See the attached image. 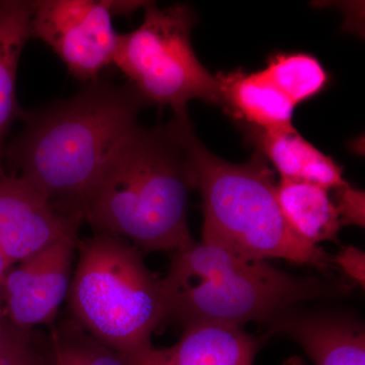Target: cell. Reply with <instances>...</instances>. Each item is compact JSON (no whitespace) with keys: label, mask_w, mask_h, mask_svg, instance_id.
Segmentation results:
<instances>
[{"label":"cell","mask_w":365,"mask_h":365,"mask_svg":"<svg viewBox=\"0 0 365 365\" xmlns=\"http://www.w3.org/2000/svg\"><path fill=\"white\" fill-rule=\"evenodd\" d=\"M148 106L130 83L98 78L68 100L26 112L25 127L4 148V170L83 223L86 197Z\"/></svg>","instance_id":"1"},{"label":"cell","mask_w":365,"mask_h":365,"mask_svg":"<svg viewBox=\"0 0 365 365\" xmlns=\"http://www.w3.org/2000/svg\"><path fill=\"white\" fill-rule=\"evenodd\" d=\"M194 135L189 116L153 128L137 125L86 197L83 222L146 253H175L194 242L187 220Z\"/></svg>","instance_id":"2"},{"label":"cell","mask_w":365,"mask_h":365,"mask_svg":"<svg viewBox=\"0 0 365 365\" xmlns=\"http://www.w3.org/2000/svg\"><path fill=\"white\" fill-rule=\"evenodd\" d=\"M162 284L168 319L184 327L268 324L302 302L338 297L347 290L344 285L292 275L267 261L246 258L202 241L173 253Z\"/></svg>","instance_id":"3"},{"label":"cell","mask_w":365,"mask_h":365,"mask_svg":"<svg viewBox=\"0 0 365 365\" xmlns=\"http://www.w3.org/2000/svg\"><path fill=\"white\" fill-rule=\"evenodd\" d=\"M67 299L71 319L131 365H145L153 334L168 319L162 279L141 251L114 235L79 240Z\"/></svg>","instance_id":"4"},{"label":"cell","mask_w":365,"mask_h":365,"mask_svg":"<svg viewBox=\"0 0 365 365\" xmlns=\"http://www.w3.org/2000/svg\"><path fill=\"white\" fill-rule=\"evenodd\" d=\"M194 189L202 196V242L254 259H283L328 268L331 258L289 227L276 196L273 172L258 151L248 162L216 157L198 137L191 141Z\"/></svg>","instance_id":"5"},{"label":"cell","mask_w":365,"mask_h":365,"mask_svg":"<svg viewBox=\"0 0 365 365\" xmlns=\"http://www.w3.org/2000/svg\"><path fill=\"white\" fill-rule=\"evenodd\" d=\"M144 11L136 30L120 35L113 64L148 104L170 106L175 117L189 116L187 106L196 98L222 106L220 78L202 66L192 46L193 9L146 2Z\"/></svg>","instance_id":"6"},{"label":"cell","mask_w":365,"mask_h":365,"mask_svg":"<svg viewBox=\"0 0 365 365\" xmlns=\"http://www.w3.org/2000/svg\"><path fill=\"white\" fill-rule=\"evenodd\" d=\"M143 1L37 0L32 38L49 46L72 76L93 83L114 62L120 34L113 16L133 13Z\"/></svg>","instance_id":"7"},{"label":"cell","mask_w":365,"mask_h":365,"mask_svg":"<svg viewBox=\"0 0 365 365\" xmlns=\"http://www.w3.org/2000/svg\"><path fill=\"white\" fill-rule=\"evenodd\" d=\"M81 225L23 178L0 177V251L11 266L57 242L78 245Z\"/></svg>","instance_id":"8"},{"label":"cell","mask_w":365,"mask_h":365,"mask_svg":"<svg viewBox=\"0 0 365 365\" xmlns=\"http://www.w3.org/2000/svg\"><path fill=\"white\" fill-rule=\"evenodd\" d=\"M76 248L71 242H57L7 271L0 297L9 323L28 332L54 324L71 287Z\"/></svg>","instance_id":"9"},{"label":"cell","mask_w":365,"mask_h":365,"mask_svg":"<svg viewBox=\"0 0 365 365\" xmlns=\"http://www.w3.org/2000/svg\"><path fill=\"white\" fill-rule=\"evenodd\" d=\"M268 326L299 343L316 365H365V331L354 319L292 309Z\"/></svg>","instance_id":"10"},{"label":"cell","mask_w":365,"mask_h":365,"mask_svg":"<svg viewBox=\"0 0 365 365\" xmlns=\"http://www.w3.org/2000/svg\"><path fill=\"white\" fill-rule=\"evenodd\" d=\"M260 346L239 327L195 324L172 347L155 348L145 365H253Z\"/></svg>","instance_id":"11"},{"label":"cell","mask_w":365,"mask_h":365,"mask_svg":"<svg viewBox=\"0 0 365 365\" xmlns=\"http://www.w3.org/2000/svg\"><path fill=\"white\" fill-rule=\"evenodd\" d=\"M246 133L257 151L278 170L281 179L311 182L329 191L349 185L343 178L342 168L307 141L294 127L263 131L246 125Z\"/></svg>","instance_id":"12"},{"label":"cell","mask_w":365,"mask_h":365,"mask_svg":"<svg viewBox=\"0 0 365 365\" xmlns=\"http://www.w3.org/2000/svg\"><path fill=\"white\" fill-rule=\"evenodd\" d=\"M34 1H0V177L6 174L4 148L14 122L26 111L16 98V74L21 52L32 38Z\"/></svg>","instance_id":"13"},{"label":"cell","mask_w":365,"mask_h":365,"mask_svg":"<svg viewBox=\"0 0 365 365\" xmlns=\"http://www.w3.org/2000/svg\"><path fill=\"white\" fill-rule=\"evenodd\" d=\"M223 105L235 119L263 131L292 128L295 106L262 71L222 74Z\"/></svg>","instance_id":"14"},{"label":"cell","mask_w":365,"mask_h":365,"mask_svg":"<svg viewBox=\"0 0 365 365\" xmlns=\"http://www.w3.org/2000/svg\"><path fill=\"white\" fill-rule=\"evenodd\" d=\"M276 196L288 225L304 241L318 246V242L337 240L342 225L329 190L281 179L276 185Z\"/></svg>","instance_id":"15"},{"label":"cell","mask_w":365,"mask_h":365,"mask_svg":"<svg viewBox=\"0 0 365 365\" xmlns=\"http://www.w3.org/2000/svg\"><path fill=\"white\" fill-rule=\"evenodd\" d=\"M261 71L294 106L316 97L329 81L319 60L306 53L274 55Z\"/></svg>","instance_id":"16"},{"label":"cell","mask_w":365,"mask_h":365,"mask_svg":"<svg viewBox=\"0 0 365 365\" xmlns=\"http://www.w3.org/2000/svg\"><path fill=\"white\" fill-rule=\"evenodd\" d=\"M51 344L55 365H131L72 319L53 328Z\"/></svg>","instance_id":"17"},{"label":"cell","mask_w":365,"mask_h":365,"mask_svg":"<svg viewBox=\"0 0 365 365\" xmlns=\"http://www.w3.org/2000/svg\"><path fill=\"white\" fill-rule=\"evenodd\" d=\"M0 365H43L34 347L31 332L16 328L4 316L0 337Z\"/></svg>","instance_id":"18"},{"label":"cell","mask_w":365,"mask_h":365,"mask_svg":"<svg viewBox=\"0 0 365 365\" xmlns=\"http://www.w3.org/2000/svg\"><path fill=\"white\" fill-rule=\"evenodd\" d=\"M334 200L341 225H354L364 227V192L353 189L350 185L336 189Z\"/></svg>","instance_id":"19"},{"label":"cell","mask_w":365,"mask_h":365,"mask_svg":"<svg viewBox=\"0 0 365 365\" xmlns=\"http://www.w3.org/2000/svg\"><path fill=\"white\" fill-rule=\"evenodd\" d=\"M336 263L346 275L360 287L364 288L365 284V254L356 247H345L336 256Z\"/></svg>","instance_id":"20"},{"label":"cell","mask_w":365,"mask_h":365,"mask_svg":"<svg viewBox=\"0 0 365 365\" xmlns=\"http://www.w3.org/2000/svg\"><path fill=\"white\" fill-rule=\"evenodd\" d=\"M11 267V264L7 261L6 256H4V253L0 251V287H1L2 282H4L7 271H9Z\"/></svg>","instance_id":"21"},{"label":"cell","mask_w":365,"mask_h":365,"mask_svg":"<svg viewBox=\"0 0 365 365\" xmlns=\"http://www.w3.org/2000/svg\"><path fill=\"white\" fill-rule=\"evenodd\" d=\"M283 365H304V361L299 357H292Z\"/></svg>","instance_id":"22"},{"label":"cell","mask_w":365,"mask_h":365,"mask_svg":"<svg viewBox=\"0 0 365 365\" xmlns=\"http://www.w3.org/2000/svg\"><path fill=\"white\" fill-rule=\"evenodd\" d=\"M2 319H4V316H2V314L0 313V337H1Z\"/></svg>","instance_id":"23"}]
</instances>
